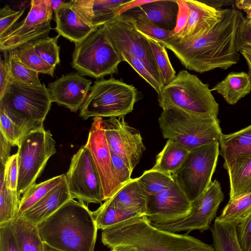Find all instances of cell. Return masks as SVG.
I'll return each mask as SVG.
<instances>
[{"label":"cell","mask_w":251,"mask_h":251,"mask_svg":"<svg viewBox=\"0 0 251 251\" xmlns=\"http://www.w3.org/2000/svg\"><path fill=\"white\" fill-rule=\"evenodd\" d=\"M229 178V200L248 194L251 186V156L241 158L226 170Z\"/></svg>","instance_id":"f1b7e54d"},{"label":"cell","mask_w":251,"mask_h":251,"mask_svg":"<svg viewBox=\"0 0 251 251\" xmlns=\"http://www.w3.org/2000/svg\"><path fill=\"white\" fill-rule=\"evenodd\" d=\"M185 1L188 8L186 24L179 32L172 35L182 40L200 36L217 22L222 13V9H216L201 0Z\"/></svg>","instance_id":"ffe728a7"},{"label":"cell","mask_w":251,"mask_h":251,"mask_svg":"<svg viewBox=\"0 0 251 251\" xmlns=\"http://www.w3.org/2000/svg\"><path fill=\"white\" fill-rule=\"evenodd\" d=\"M80 108V116L84 120L125 117L139 99L135 87L113 77L95 81Z\"/></svg>","instance_id":"8992f818"},{"label":"cell","mask_w":251,"mask_h":251,"mask_svg":"<svg viewBox=\"0 0 251 251\" xmlns=\"http://www.w3.org/2000/svg\"><path fill=\"white\" fill-rule=\"evenodd\" d=\"M43 251H64L56 248H53L47 244L44 243Z\"/></svg>","instance_id":"9f6ffc18"},{"label":"cell","mask_w":251,"mask_h":251,"mask_svg":"<svg viewBox=\"0 0 251 251\" xmlns=\"http://www.w3.org/2000/svg\"><path fill=\"white\" fill-rule=\"evenodd\" d=\"M4 51L5 52V59L0 58V99L3 96L11 81L8 56L6 55V51Z\"/></svg>","instance_id":"681fc988"},{"label":"cell","mask_w":251,"mask_h":251,"mask_svg":"<svg viewBox=\"0 0 251 251\" xmlns=\"http://www.w3.org/2000/svg\"><path fill=\"white\" fill-rule=\"evenodd\" d=\"M71 199L73 198L66 177L20 217L37 226Z\"/></svg>","instance_id":"44dd1931"},{"label":"cell","mask_w":251,"mask_h":251,"mask_svg":"<svg viewBox=\"0 0 251 251\" xmlns=\"http://www.w3.org/2000/svg\"><path fill=\"white\" fill-rule=\"evenodd\" d=\"M59 35L55 37L46 36L31 42L36 53L46 63L56 67L60 62V47L57 45Z\"/></svg>","instance_id":"f35d334b"},{"label":"cell","mask_w":251,"mask_h":251,"mask_svg":"<svg viewBox=\"0 0 251 251\" xmlns=\"http://www.w3.org/2000/svg\"><path fill=\"white\" fill-rule=\"evenodd\" d=\"M179 9L175 29L172 31L173 35L179 32L185 26L188 18V8L185 0H177Z\"/></svg>","instance_id":"f907efd6"},{"label":"cell","mask_w":251,"mask_h":251,"mask_svg":"<svg viewBox=\"0 0 251 251\" xmlns=\"http://www.w3.org/2000/svg\"><path fill=\"white\" fill-rule=\"evenodd\" d=\"M148 195L140 184L138 178L124 185L110 200L118 208L137 212L146 215Z\"/></svg>","instance_id":"d4e9b609"},{"label":"cell","mask_w":251,"mask_h":251,"mask_svg":"<svg viewBox=\"0 0 251 251\" xmlns=\"http://www.w3.org/2000/svg\"><path fill=\"white\" fill-rule=\"evenodd\" d=\"M25 8L15 11L9 6L5 5L0 9V37L9 31L15 25L16 22L23 15Z\"/></svg>","instance_id":"7bdbcfd3"},{"label":"cell","mask_w":251,"mask_h":251,"mask_svg":"<svg viewBox=\"0 0 251 251\" xmlns=\"http://www.w3.org/2000/svg\"><path fill=\"white\" fill-rule=\"evenodd\" d=\"M8 51L11 80L22 84L41 85L42 83L39 78V73L25 66L19 58L15 50Z\"/></svg>","instance_id":"8d00e7d4"},{"label":"cell","mask_w":251,"mask_h":251,"mask_svg":"<svg viewBox=\"0 0 251 251\" xmlns=\"http://www.w3.org/2000/svg\"><path fill=\"white\" fill-rule=\"evenodd\" d=\"M49 246L64 251H94L98 227L93 212L83 202L71 199L37 225Z\"/></svg>","instance_id":"3957f363"},{"label":"cell","mask_w":251,"mask_h":251,"mask_svg":"<svg viewBox=\"0 0 251 251\" xmlns=\"http://www.w3.org/2000/svg\"><path fill=\"white\" fill-rule=\"evenodd\" d=\"M110 251H125V250H122V249H120L119 248H114L111 249Z\"/></svg>","instance_id":"680465c9"},{"label":"cell","mask_w":251,"mask_h":251,"mask_svg":"<svg viewBox=\"0 0 251 251\" xmlns=\"http://www.w3.org/2000/svg\"><path fill=\"white\" fill-rule=\"evenodd\" d=\"M131 0H72V9L87 24L99 28L116 16Z\"/></svg>","instance_id":"d6986e66"},{"label":"cell","mask_w":251,"mask_h":251,"mask_svg":"<svg viewBox=\"0 0 251 251\" xmlns=\"http://www.w3.org/2000/svg\"><path fill=\"white\" fill-rule=\"evenodd\" d=\"M251 193V186L249 189V193Z\"/></svg>","instance_id":"91938a15"},{"label":"cell","mask_w":251,"mask_h":251,"mask_svg":"<svg viewBox=\"0 0 251 251\" xmlns=\"http://www.w3.org/2000/svg\"><path fill=\"white\" fill-rule=\"evenodd\" d=\"M15 50L20 60L28 68L38 73L53 76L55 67L45 62L36 53L31 42L21 45Z\"/></svg>","instance_id":"d590c367"},{"label":"cell","mask_w":251,"mask_h":251,"mask_svg":"<svg viewBox=\"0 0 251 251\" xmlns=\"http://www.w3.org/2000/svg\"><path fill=\"white\" fill-rule=\"evenodd\" d=\"M12 228L20 251H43L37 226L20 217L12 222Z\"/></svg>","instance_id":"83f0119b"},{"label":"cell","mask_w":251,"mask_h":251,"mask_svg":"<svg viewBox=\"0 0 251 251\" xmlns=\"http://www.w3.org/2000/svg\"><path fill=\"white\" fill-rule=\"evenodd\" d=\"M211 91L197 76L181 70L158 95L159 104L161 108L172 105L195 114L217 116L219 106Z\"/></svg>","instance_id":"52a82bcc"},{"label":"cell","mask_w":251,"mask_h":251,"mask_svg":"<svg viewBox=\"0 0 251 251\" xmlns=\"http://www.w3.org/2000/svg\"><path fill=\"white\" fill-rule=\"evenodd\" d=\"M102 118L94 117L84 146L89 151L99 174L103 193V200L113 197L123 186L115 171L111 151L106 141Z\"/></svg>","instance_id":"2e32d148"},{"label":"cell","mask_w":251,"mask_h":251,"mask_svg":"<svg viewBox=\"0 0 251 251\" xmlns=\"http://www.w3.org/2000/svg\"><path fill=\"white\" fill-rule=\"evenodd\" d=\"M158 118L163 137L181 144L188 150L219 142L223 135L217 116L191 113L165 105Z\"/></svg>","instance_id":"277c9868"},{"label":"cell","mask_w":251,"mask_h":251,"mask_svg":"<svg viewBox=\"0 0 251 251\" xmlns=\"http://www.w3.org/2000/svg\"><path fill=\"white\" fill-rule=\"evenodd\" d=\"M0 132L13 146H18L20 139L31 131L14 122L1 106H0Z\"/></svg>","instance_id":"60d3db41"},{"label":"cell","mask_w":251,"mask_h":251,"mask_svg":"<svg viewBox=\"0 0 251 251\" xmlns=\"http://www.w3.org/2000/svg\"><path fill=\"white\" fill-rule=\"evenodd\" d=\"M247 14L246 18L251 25V9L245 12Z\"/></svg>","instance_id":"6f0895ef"},{"label":"cell","mask_w":251,"mask_h":251,"mask_svg":"<svg viewBox=\"0 0 251 251\" xmlns=\"http://www.w3.org/2000/svg\"><path fill=\"white\" fill-rule=\"evenodd\" d=\"M148 198L145 216L152 224L176 222L188 216L192 211V202L175 180L169 188Z\"/></svg>","instance_id":"e0dca14e"},{"label":"cell","mask_w":251,"mask_h":251,"mask_svg":"<svg viewBox=\"0 0 251 251\" xmlns=\"http://www.w3.org/2000/svg\"><path fill=\"white\" fill-rule=\"evenodd\" d=\"M54 12L58 35L75 44L80 43L99 28L83 21L72 9L69 1L65 2Z\"/></svg>","instance_id":"7402d4cb"},{"label":"cell","mask_w":251,"mask_h":251,"mask_svg":"<svg viewBox=\"0 0 251 251\" xmlns=\"http://www.w3.org/2000/svg\"><path fill=\"white\" fill-rule=\"evenodd\" d=\"M53 11L48 0H31L26 17L0 37V50H15L24 44L48 36Z\"/></svg>","instance_id":"4fadbf2b"},{"label":"cell","mask_w":251,"mask_h":251,"mask_svg":"<svg viewBox=\"0 0 251 251\" xmlns=\"http://www.w3.org/2000/svg\"><path fill=\"white\" fill-rule=\"evenodd\" d=\"M92 81L78 73H71L48 84L52 102L76 112L85 101L90 90Z\"/></svg>","instance_id":"ac0fdd59"},{"label":"cell","mask_w":251,"mask_h":251,"mask_svg":"<svg viewBox=\"0 0 251 251\" xmlns=\"http://www.w3.org/2000/svg\"><path fill=\"white\" fill-rule=\"evenodd\" d=\"M66 177L65 174L57 176L38 184L34 183L28 188L20 199L17 218L59 185Z\"/></svg>","instance_id":"1f68e13d"},{"label":"cell","mask_w":251,"mask_h":251,"mask_svg":"<svg viewBox=\"0 0 251 251\" xmlns=\"http://www.w3.org/2000/svg\"><path fill=\"white\" fill-rule=\"evenodd\" d=\"M113 165L122 185H124L130 181L132 172L124 160L117 154L111 151Z\"/></svg>","instance_id":"c3c4849f"},{"label":"cell","mask_w":251,"mask_h":251,"mask_svg":"<svg viewBox=\"0 0 251 251\" xmlns=\"http://www.w3.org/2000/svg\"><path fill=\"white\" fill-rule=\"evenodd\" d=\"M245 47H251V25L246 17H244L236 31L235 48L239 52Z\"/></svg>","instance_id":"bcb514c9"},{"label":"cell","mask_w":251,"mask_h":251,"mask_svg":"<svg viewBox=\"0 0 251 251\" xmlns=\"http://www.w3.org/2000/svg\"><path fill=\"white\" fill-rule=\"evenodd\" d=\"M0 251H20L13 232L12 223L0 226Z\"/></svg>","instance_id":"7dc6e473"},{"label":"cell","mask_w":251,"mask_h":251,"mask_svg":"<svg viewBox=\"0 0 251 251\" xmlns=\"http://www.w3.org/2000/svg\"><path fill=\"white\" fill-rule=\"evenodd\" d=\"M211 91H215L229 104L234 105L251 92V80L248 74L231 72Z\"/></svg>","instance_id":"484cf974"},{"label":"cell","mask_w":251,"mask_h":251,"mask_svg":"<svg viewBox=\"0 0 251 251\" xmlns=\"http://www.w3.org/2000/svg\"><path fill=\"white\" fill-rule=\"evenodd\" d=\"M0 226H2L17 218L20 198L17 191H11L7 187L3 167L0 168Z\"/></svg>","instance_id":"d6a6232c"},{"label":"cell","mask_w":251,"mask_h":251,"mask_svg":"<svg viewBox=\"0 0 251 251\" xmlns=\"http://www.w3.org/2000/svg\"><path fill=\"white\" fill-rule=\"evenodd\" d=\"M48 3L53 11L61 6L65 2V0H48Z\"/></svg>","instance_id":"11a10c76"},{"label":"cell","mask_w":251,"mask_h":251,"mask_svg":"<svg viewBox=\"0 0 251 251\" xmlns=\"http://www.w3.org/2000/svg\"><path fill=\"white\" fill-rule=\"evenodd\" d=\"M55 141L44 126L31 130L18 145V178L17 193L21 198L35 183L49 158L56 153Z\"/></svg>","instance_id":"ba28073f"},{"label":"cell","mask_w":251,"mask_h":251,"mask_svg":"<svg viewBox=\"0 0 251 251\" xmlns=\"http://www.w3.org/2000/svg\"><path fill=\"white\" fill-rule=\"evenodd\" d=\"M219 142L191 150L180 167L172 176L192 202L212 182L220 154Z\"/></svg>","instance_id":"30bf717a"},{"label":"cell","mask_w":251,"mask_h":251,"mask_svg":"<svg viewBox=\"0 0 251 251\" xmlns=\"http://www.w3.org/2000/svg\"><path fill=\"white\" fill-rule=\"evenodd\" d=\"M244 17L234 8L222 9L217 22L200 36L181 40L172 36L162 42L187 69L203 73L216 68L226 70L238 63L237 28Z\"/></svg>","instance_id":"6da1fadb"},{"label":"cell","mask_w":251,"mask_h":251,"mask_svg":"<svg viewBox=\"0 0 251 251\" xmlns=\"http://www.w3.org/2000/svg\"><path fill=\"white\" fill-rule=\"evenodd\" d=\"M122 61L127 62L144 79L159 95L164 88L161 79L139 59L127 54H119Z\"/></svg>","instance_id":"b9f144b4"},{"label":"cell","mask_w":251,"mask_h":251,"mask_svg":"<svg viewBox=\"0 0 251 251\" xmlns=\"http://www.w3.org/2000/svg\"><path fill=\"white\" fill-rule=\"evenodd\" d=\"M13 145L0 132V161L1 168L4 167L11 155L10 151Z\"/></svg>","instance_id":"816d5d0a"},{"label":"cell","mask_w":251,"mask_h":251,"mask_svg":"<svg viewBox=\"0 0 251 251\" xmlns=\"http://www.w3.org/2000/svg\"><path fill=\"white\" fill-rule=\"evenodd\" d=\"M138 179L148 196L157 194L169 188L175 182L172 175L152 169L145 171Z\"/></svg>","instance_id":"e575fe53"},{"label":"cell","mask_w":251,"mask_h":251,"mask_svg":"<svg viewBox=\"0 0 251 251\" xmlns=\"http://www.w3.org/2000/svg\"><path fill=\"white\" fill-rule=\"evenodd\" d=\"M245 58L249 69V75L251 80V47H245L239 51Z\"/></svg>","instance_id":"db71d44e"},{"label":"cell","mask_w":251,"mask_h":251,"mask_svg":"<svg viewBox=\"0 0 251 251\" xmlns=\"http://www.w3.org/2000/svg\"><path fill=\"white\" fill-rule=\"evenodd\" d=\"M202 2L217 10H220L223 6L234 4L235 0H201Z\"/></svg>","instance_id":"f5cc1de1"},{"label":"cell","mask_w":251,"mask_h":251,"mask_svg":"<svg viewBox=\"0 0 251 251\" xmlns=\"http://www.w3.org/2000/svg\"><path fill=\"white\" fill-rule=\"evenodd\" d=\"M224 199V194L217 180L212 181L207 189L192 202V211L185 218L169 224H151L162 230L174 232L186 231L188 234L194 230L202 232L209 228L215 218L218 209Z\"/></svg>","instance_id":"5bb4252c"},{"label":"cell","mask_w":251,"mask_h":251,"mask_svg":"<svg viewBox=\"0 0 251 251\" xmlns=\"http://www.w3.org/2000/svg\"><path fill=\"white\" fill-rule=\"evenodd\" d=\"M251 212V193L229 200L215 220L237 226Z\"/></svg>","instance_id":"836d02e7"},{"label":"cell","mask_w":251,"mask_h":251,"mask_svg":"<svg viewBox=\"0 0 251 251\" xmlns=\"http://www.w3.org/2000/svg\"><path fill=\"white\" fill-rule=\"evenodd\" d=\"M136 8L160 28L171 31L175 29L179 9L177 0H150Z\"/></svg>","instance_id":"cb8c5ba5"},{"label":"cell","mask_w":251,"mask_h":251,"mask_svg":"<svg viewBox=\"0 0 251 251\" xmlns=\"http://www.w3.org/2000/svg\"><path fill=\"white\" fill-rule=\"evenodd\" d=\"M3 174L7 187L11 191H17L18 165L17 153L11 155L3 167Z\"/></svg>","instance_id":"ee69618b"},{"label":"cell","mask_w":251,"mask_h":251,"mask_svg":"<svg viewBox=\"0 0 251 251\" xmlns=\"http://www.w3.org/2000/svg\"><path fill=\"white\" fill-rule=\"evenodd\" d=\"M145 36L150 42L163 83L165 86L170 83L176 76V71L170 61L166 48L156 40Z\"/></svg>","instance_id":"74e56055"},{"label":"cell","mask_w":251,"mask_h":251,"mask_svg":"<svg viewBox=\"0 0 251 251\" xmlns=\"http://www.w3.org/2000/svg\"><path fill=\"white\" fill-rule=\"evenodd\" d=\"M238 239L243 251H251V212L236 226Z\"/></svg>","instance_id":"f6af8a7d"},{"label":"cell","mask_w":251,"mask_h":251,"mask_svg":"<svg viewBox=\"0 0 251 251\" xmlns=\"http://www.w3.org/2000/svg\"><path fill=\"white\" fill-rule=\"evenodd\" d=\"M102 27L107 39L119 54H127L139 59L162 80L150 42L136 29L132 15H118Z\"/></svg>","instance_id":"8fae6325"},{"label":"cell","mask_w":251,"mask_h":251,"mask_svg":"<svg viewBox=\"0 0 251 251\" xmlns=\"http://www.w3.org/2000/svg\"><path fill=\"white\" fill-rule=\"evenodd\" d=\"M52 102L44 83L28 85L12 80L0 99V106L9 117L29 130L43 126Z\"/></svg>","instance_id":"5b68a950"},{"label":"cell","mask_w":251,"mask_h":251,"mask_svg":"<svg viewBox=\"0 0 251 251\" xmlns=\"http://www.w3.org/2000/svg\"><path fill=\"white\" fill-rule=\"evenodd\" d=\"M135 8L136 9V12L132 15L135 19L136 29L140 33L158 42L165 41L172 37V31L160 28L151 22L144 13L137 8Z\"/></svg>","instance_id":"ab89813d"},{"label":"cell","mask_w":251,"mask_h":251,"mask_svg":"<svg viewBox=\"0 0 251 251\" xmlns=\"http://www.w3.org/2000/svg\"><path fill=\"white\" fill-rule=\"evenodd\" d=\"M101 241L110 249L126 251H215L211 245L188 234L155 227L145 215L102 230Z\"/></svg>","instance_id":"7a4b0ae2"},{"label":"cell","mask_w":251,"mask_h":251,"mask_svg":"<svg viewBox=\"0 0 251 251\" xmlns=\"http://www.w3.org/2000/svg\"><path fill=\"white\" fill-rule=\"evenodd\" d=\"M189 151L181 144L168 139L162 150L156 156L152 169L172 175L182 165Z\"/></svg>","instance_id":"4316f807"},{"label":"cell","mask_w":251,"mask_h":251,"mask_svg":"<svg viewBox=\"0 0 251 251\" xmlns=\"http://www.w3.org/2000/svg\"><path fill=\"white\" fill-rule=\"evenodd\" d=\"M93 214L98 229L101 230L120 224L134 217L143 215L134 211L116 206L109 199L101 204Z\"/></svg>","instance_id":"f546056e"},{"label":"cell","mask_w":251,"mask_h":251,"mask_svg":"<svg viewBox=\"0 0 251 251\" xmlns=\"http://www.w3.org/2000/svg\"><path fill=\"white\" fill-rule=\"evenodd\" d=\"M236 226L215 220L211 231L215 251H243L238 239Z\"/></svg>","instance_id":"4dcf8cb0"},{"label":"cell","mask_w":251,"mask_h":251,"mask_svg":"<svg viewBox=\"0 0 251 251\" xmlns=\"http://www.w3.org/2000/svg\"><path fill=\"white\" fill-rule=\"evenodd\" d=\"M220 154L226 170L242 158L251 156V125L236 132L223 134L220 141Z\"/></svg>","instance_id":"603a6c76"},{"label":"cell","mask_w":251,"mask_h":251,"mask_svg":"<svg viewBox=\"0 0 251 251\" xmlns=\"http://www.w3.org/2000/svg\"><path fill=\"white\" fill-rule=\"evenodd\" d=\"M122 61L101 26L75 44L71 65L81 75L98 79L117 73Z\"/></svg>","instance_id":"9c48e42d"},{"label":"cell","mask_w":251,"mask_h":251,"mask_svg":"<svg viewBox=\"0 0 251 251\" xmlns=\"http://www.w3.org/2000/svg\"><path fill=\"white\" fill-rule=\"evenodd\" d=\"M105 137L110 151L120 156L132 173L146 150L141 134L124 117L102 120Z\"/></svg>","instance_id":"9a60e30c"},{"label":"cell","mask_w":251,"mask_h":251,"mask_svg":"<svg viewBox=\"0 0 251 251\" xmlns=\"http://www.w3.org/2000/svg\"><path fill=\"white\" fill-rule=\"evenodd\" d=\"M66 176L73 199L87 203L104 201L99 174L91 153L84 146L74 154Z\"/></svg>","instance_id":"7c38bea8"}]
</instances>
